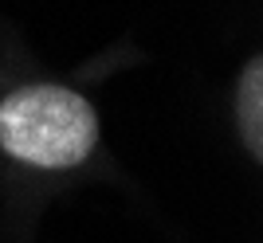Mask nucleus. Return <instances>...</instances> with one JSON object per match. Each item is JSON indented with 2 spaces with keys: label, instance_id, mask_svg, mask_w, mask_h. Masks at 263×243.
I'll return each mask as SVG.
<instances>
[{
  "label": "nucleus",
  "instance_id": "1",
  "mask_svg": "<svg viewBox=\"0 0 263 243\" xmlns=\"http://www.w3.org/2000/svg\"><path fill=\"white\" fill-rule=\"evenodd\" d=\"M99 110L75 87L20 83L0 94V153L32 173H75L99 153Z\"/></svg>",
  "mask_w": 263,
  "mask_h": 243
},
{
  "label": "nucleus",
  "instance_id": "2",
  "mask_svg": "<svg viewBox=\"0 0 263 243\" xmlns=\"http://www.w3.org/2000/svg\"><path fill=\"white\" fill-rule=\"evenodd\" d=\"M236 133L252 161L263 157V59L252 55L236 78Z\"/></svg>",
  "mask_w": 263,
  "mask_h": 243
}]
</instances>
